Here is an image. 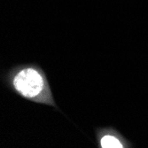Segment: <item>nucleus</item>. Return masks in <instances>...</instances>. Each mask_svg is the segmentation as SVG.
Segmentation results:
<instances>
[{
  "label": "nucleus",
  "mask_w": 148,
  "mask_h": 148,
  "mask_svg": "<svg viewBox=\"0 0 148 148\" xmlns=\"http://www.w3.org/2000/svg\"><path fill=\"white\" fill-rule=\"evenodd\" d=\"M97 143L99 148H130L132 144L112 127L101 128L96 131Z\"/></svg>",
  "instance_id": "nucleus-2"
},
{
  "label": "nucleus",
  "mask_w": 148,
  "mask_h": 148,
  "mask_svg": "<svg viewBox=\"0 0 148 148\" xmlns=\"http://www.w3.org/2000/svg\"><path fill=\"white\" fill-rule=\"evenodd\" d=\"M5 82L27 100L57 107L45 72L35 64L20 65L12 69L6 74Z\"/></svg>",
  "instance_id": "nucleus-1"
}]
</instances>
